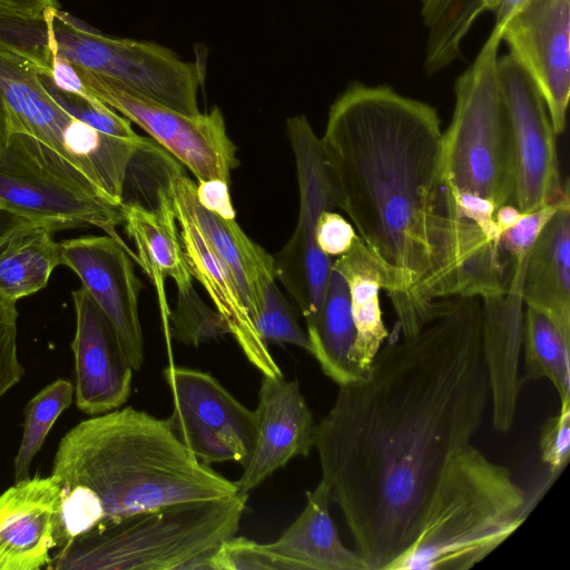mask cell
Masks as SVG:
<instances>
[{
	"mask_svg": "<svg viewBox=\"0 0 570 570\" xmlns=\"http://www.w3.org/2000/svg\"><path fill=\"white\" fill-rule=\"evenodd\" d=\"M170 333L179 342L198 346L229 334L224 317L216 308L209 307L194 287L177 292V302L169 313Z\"/></svg>",
	"mask_w": 570,
	"mask_h": 570,
	"instance_id": "cell-32",
	"label": "cell"
},
{
	"mask_svg": "<svg viewBox=\"0 0 570 570\" xmlns=\"http://www.w3.org/2000/svg\"><path fill=\"white\" fill-rule=\"evenodd\" d=\"M527 259L513 262L510 283L503 293L481 298L482 356L492 424L501 433L509 432L514 423L522 386L519 374L524 313L521 289Z\"/></svg>",
	"mask_w": 570,
	"mask_h": 570,
	"instance_id": "cell-17",
	"label": "cell"
},
{
	"mask_svg": "<svg viewBox=\"0 0 570 570\" xmlns=\"http://www.w3.org/2000/svg\"><path fill=\"white\" fill-rule=\"evenodd\" d=\"M209 570H302V567L275 553L267 544L233 535L212 554Z\"/></svg>",
	"mask_w": 570,
	"mask_h": 570,
	"instance_id": "cell-35",
	"label": "cell"
},
{
	"mask_svg": "<svg viewBox=\"0 0 570 570\" xmlns=\"http://www.w3.org/2000/svg\"><path fill=\"white\" fill-rule=\"evenodd\" d=\"M52 226L26 220L0 245V296L18 302L42 288L60 265Z\"/></svg>",
	"mask_w": 570,
	"mask_h": 570,
	"instance_id": "cell-26",
	"label": "cell"
},
{
	"mask_svg": "<svg viewBox=\"0 0 570 570\" xmlns=\"http://www.w3.org/2000/svg\"><path fill=\"white\" fill-rule=\"evenodd\" d=\"M490 401L482 302L450 297L419 333L389 342L338 385L317 423L321 482L368 570H389L414 542L450 462L480 429Z\"/></svg>",
	"mask_w": 570,
	"mask_h": 570,
	"instance_id": "cell-1",
	"label": "cell"
},
{
	"mask_svg": "<svg viewBox=\"0 0 570 570\" xmlns=\"http://www.w3.org/2000/svg\"><path fill=\"white\" fill-rule=\"evenodd\" d=\"M539 449L548 474L556 480L570 458V403H561L559 413L544 423Z\"/></svg>",
	"mask_w": 570,
	"mask_h": 570,
	"instance_id": "cell-37",
	"label": "cell"
},
{
	"mask_svg": "<svg viewBox=\"0 0 570 570\" xmlns=\"http://www.w3.org/2000/svg\"><path fill=\"white\" fill-rule=\"evenodd\" d=\"M419 1H420V3H421V2H423L424 0H419Z\"/></svg>",
	"mask_w": 570,
	"mask_h": 570,
	"instance_id": "cell-47",
	"label": "cell"
},
{
	"mask_svg": "<svg viewBox=\"0 0 570 570\" xmlns=\"http://www.w3.org/2000/svg\"><path fill=\"white\" fill-rule=\"evenodd\" d=\"M50 78L61 90L76 94L88 99L96 97L83 85L76 67L66 58L52 53L50 63Z\"/></svg>",
	"mask_w": 570,
	"mask_h": 570,
	"instance_id": "cell-41",
	"label": "cell"
},
{
	"mask_svg": "<svg viewBox=\"0 0 570 570\" xmlns=\"http://www.w3.org/2000/svg\"><path fill=\"white\" fill-rule=\"evenodd\" d=\"M356 236L353 225L338 213L324 210L320 214L315 228V239L325 255L338 257L345 254Z\"/></svg>",
	"mask_w": 570,
	"mask_h": 570,
	"instance_id": "cell-39",
	"label": "cell"
},
{
	"mask_svg": "<svg viewBox=\"0 0 570 570\" xmlns=\"http://www.w3.org/2000/svg\"><path fill=\"white\" fill-rule=\"evenodd\" d=\"M570 193L560 202L529 253L522 301L548 316L570 341Z\"/></svg>",
	"mask_w": 570,
	"mask_h": 570,
	"instance_id": "cell-22",
	"label": "cell"
},
{
	"mask_svg": "<svg viewBox=\"0 0 570 570\" xmlns=\"http://www.w3.org/2000/svg\"><path fill=\"white\" fill-rule=\"evenodd\" d=\"M332 501L320 481L307 492V502L287 530L267 547L296 561L302 570H368L356 549L346 547L332 520Z\"/></svg>",
	"mask_w": 570,
	"mask_h": 570,
	"instance_id": "cell-23",
	"label": "cell"
},
{
	"mask_svg": "<svg viewBox=\"0 0 570 570\" xmlns=\"http://www.w3.org/2000/svg\"><path fill=\"white\" fill-rule=\"evenodd\" d=\"M501 40L531 77L562 134L570 98V0H528L505 22Z\"/></svg>",
	"mask_w": 570,
	"mask_h": 570,
	"instance_id": "cell-14",
	"label": "cell"
},
{
	"mask_svg": "<svg viewBox=\"0 0 570 570\" xmlns=\"http://www.w3.org/2000/svg\"><path fill=\"white\" fill-rule=\"evenodd\" d=\"M321 142L337 208L376 262L402 337L450 297L508 288L513 261L462 215L433 106L355 80L332 104Z\"/></svg>",
	"mask_w": 570,
	"mask_h": 570,
	"instance_id": "cell-2",
	"label": "cell"
},
{
	"mask_svg": "<svg viewBox=\"0 0 570 570\" xmlns=\"http://www.w3.org/2000/svg\"><path fill=\"white\" fill-rule=\"evenodd\" d=\"M24 222L26 219L19 216L0 210V245Z\"/></svg>",
	"mask_w": 570,
	"mask_h": 570,
	"instance_id": "cell-45",
	"label": "cell"
},
{
	"mask_svg": "<svg viewBox=\"0 0 570 570\" xmlns=\"http://www.w3.org/2000/svg\"><path fill=\"white\" fill-rule=\"evenodd\" d=\"M122 224L136 247L137 263L156 288L161 317L169 333V308L166 298L167 277L175 281L177 292L193 287L181 247L176 214L157 215L136 206H121Z\"/></svg>",
	"mask_w": 570,
	"mask_h": 570,
	"instance_id": "cell-24",
	"label": "cell"
},
{
	"mask_svg": "<svg viewBox=\"0 0 570 570\" xmlns=\"http://www.w3.org/2000/svg\"><path fill=\"white\" fill-rule=\"evenodd\" d=\"M173 194L185 205L209 247L228 269L253 318L257 317L265 286L274 281V261L252 240L236 219L223 218L199 205L196 184L183 174L174 183Z\"/></svg>",
	"mask_w": 570,
	"mask_h": 570,
	"instance_id": "cell-21",
	"label": "cell"
},
{
	"mask_svg": "<svg viewBox=\"0 0 570 570\" xmlns=\"http://www.w3.org/2000/svg\"><path fill=\"white\" fill-rule=\"evenodd\" d=\"M0 210L56 230L98 227L126 245L117 233L121 206L56 150L23 132H11L0 146Z\"/></svg>",
	"mask_w": 570,
	"mask_h": 570,
	"instance_id": "cell-7",
	"label": "cell"
},
{
	"mask_svg": "<svg viewBox=\"0 0 570 570\" xmlns=\"http://www.w3.org/2000/svg\"><path fill=\"white\" fill-rule=\"evenodd\" d=\"M71 296L76 405L88 415L104 414L128 400L134 368L114 326L86 289L81 286Z\"/></svg>",
	"mask_w": 570,
	"mask_h": 570,
	"instance_id": "cell-15",
	"label": "cell"
},
{
	"mask_svg": "<svg viewBox=\"0 0 570 570\" xmlns=\"http://www.w3.org/2000/svg\"><path fill=\"white\" fill-rule=\"evenodd\" d=\"M40 80L50 97L72 118L94 129L119 138H137L131 121L119 116L112 108L98 98L82 96L59 89L49 75L40 73Z\"/></svg>",
	"mask_w": 570,
	"mask_h": 570,
	"instance_id": "cell-33",
	"label": "cell"
},
{
	"mask_svg": "<svg viewBox=\"0 0 570 570\" xmlns=\"http://www.w3.org/2000/svg\"><path fill=\"white\" fill-rule=\"evenodd\" d=\"M498 76L514 138V205L528 213L557 204L570 188L568 178H561L557 134L546 102L531 77L510 53L499 56Z\"/></svg>",
	"mask_w": 570,
	"mask_h": 570,
	"instance_id": "cell-12",
	"label": "cell"
},
{
	"mask_svg": "<svg viewBox=\"0 0 570 570\" xmlns=\"http://www.w3.org/2000/svg\"><path fill=\"white\" fill-rule=\"evenodd\" d=\"M255 413L256 444L235 481L237 494H248L292 459L307 456L315 443L317 423L297 381L263 375Z\"/></svg>",
	"mask_w": 570,
	"mask_h": 570,
	"instance_id": "cell-16",
	"label": "cell"
},
{
	"mask_svg": "<svg viewBox=\"0 0 570 570\" xmlns=\"http://www.w3.org/2000/svg\"><path fill=\"white\" fill-rule=\"evenodd\" d=\"M306 333L309 353L317 360L324 374L337 385L361 376L351 362L356 328L350 292L344 277L334 268L330 273L317 323Z\"/></svg>",
	"mask_w": 570,
	"mask_h": 570,
	"instance_id": "cell-27",
	"label": "cell"
},
{
	"mask_svg": "<svg viewBox=\"0 0 570 570\" xmlns=\"http://www.w3.org/2000/svg\"><path fill=\"white\" fill-rule=\"evenodd\" d=\"M76 69L96 98L142 128L198 181L222 179L229 183L230 171L239 160L218 107L206 114L186 115L145 98L110 78Z\"/></svg>",
	"mask_w": 570,
	"mask_h": 570,
	"instance_id": "cell-10",
	"label": "cell"
},
{
	"mask_svg": "<svg viewBox=\"0 0 570 570\" xmlns=\"http://www.w3.org/2000/svg\"><path fill=\"white\" fill-rule=\"evenodd\" d=\"M17 338V302L0 296V399L21 381L24 373Z\"/></svg>",
	"mask_w": 570,
	"mask_h": 570,
	"instance_id": "cell-36",
	"label": "cell"
},
{
	"mask_svg": "<svg viewBox=\"0 0 570 570\" xmlns=\"http://www.w3.org/2000/svg\"><path fill=\"white\" fill-rule=\"evenodd\" d=\"M522 212L512 204L500 206L495 210L494 220L499 232L502 234L504 230L511 228L520 219Z\"/></svg>",
	"mask_w": 570,
	"mask_h": 570,
	"instance_id": "cell-44",
	"label": "cell"
},
{
	"mask_svg": "<svg viewBox=\"0 0 570 570\" xmlns=\"http://www.w3.org/2000/svg\"><path fill=\"white\" fill-rule=\"evenodd\" d=\"M73 395V383L66 379H57L27 403L22 438L13 460L16 482L29 479L35 456L42 448L59 415L72 403Z\"/></svg>",
	"mask_w": 570,
	"mask_h": 570,
	"instance_id": "cell-31",
	"label": "cell"
},
{
	"mask_svg": "<svg viewBox=\"0 0 570 570\" xmlns=\"http://www.w3.org/2000/svg\"><path fill=\"white\" fill-rule=\"evenodd\" d=\"M183 174V165L173 155L153 138L142 137L125 170L120 206L174 214L173 187Z\"/></svg>",
	"mask_w": 570,
	"mask_h": 570,
	"instance_id": "cell-28",
	"label": "cell"
},
{
	"mask_svg": "<svg viewBox=\"0 0 570 570\" xmlns=\"http://www.w3.org/2000/svg\"><path fill=\"white\" fill-rule=\"evenodd\" d=\"M489 0H424L421 18L426 29L423 69L433 76L462 58V45Z\"/></svg>",
	"mask_w": 570,
	"mask_h": 570,
	"instance_id": "cell-29",
	"label": "cell"
},
{
	"mask_svg": "<svg viewBox=\"0 0 570 570\" xmlns=\"http://www.w3.org/2000/svg\"><path fill=\"white\" fill-rule=\"evenodd\" d=\"M248 494L189 501L100 521L65 542L46 569L209 570L236 534Z\"/></svg>",
	"mask_w": 570,
	"mask_h": 570,
	"instance_id": "cell-5",
	"label": "cell"
},
{
	"mask_svg": "<svg viewBox=\"0 0 570 570\" xmlns=\"http://www.w3.org/2000/svg\"><path fill=\"white\" fill-rule=\"evenodd\" d=\"M51 475L100 502L104 520L237 494L235 481L197 460L167 420L131 406L81 421L60 440Z\"/></svg>",
	"mask_w": 570,
	"mask_h": 570,
	"instance_id": "cell-3",
	"label": "cell"
},
{
	"mask_svg": "<svg viewBox=\"0 0 570 570\" xmlns=\"http://www.w3.org/2000/svg\"><path fill=\"white\" fill-rule=\"evenodd\" d=\"M522 348L521 384L547 379L556 387L560 403H570V341L548 316L530 306H524Z\"/></svg>",
	"mask_w": 570,
	"mask_h": 570,
	"instance_id": "cell-30",
	"label": "cell"
},
{
	"mask_svg": "<svg viewBox=\"0 0 570 570\" xmlns=\"http://www.w3.org/2000/svg\"><path fill=\"white\" fill-rule=\"evenodd\" d=\"M53 6L55 0H0V10L24 17L41 16Z\"/></svg>",
	"mask_w": 570,
	"mask_h": 570,
	"instance_id": "cell-42",
	"label": "cell"
},
{
	"mask_svg": "<svg viewBox=\"0 0 570 570\" xmlns=\"http://www.w3.org/2000/svg\"><path fill=\"white\" fill-rule=\"evenodd\" d=\"M501 32L493 26L472 63L455 79L454 109L443 132L445 170L466 219L514 205V138L498 76Z\"/></svg>",
	"mask_w": 570,
	"mask_h": 570,
	"instance_id": "cell-6",
	"label": "cell"
},
{
	"mask_svg": "<svg viewBox=\"0 0 570 570\" xmlns=\"http://www.w3.org/2000/svg\"><path fill=\"white\" fill-rule=\"evenodd\" d=\"M60 265L70 268L114 326L127 357L139 371L144 338L139 320L141 284L127 245L110 236H81L59 242Z\"/></svg>",
	"mask_w": 570,
	"mask_h": 570,
	"instance_id": "cell-13",
	"label": "cell"
},
{
	"mask_svg": "<svg viewBox=\"0 0 570 570\" xmlns=\"http://www.w3.org/2000/svg\"><path fill=\"white\" fill-rule=\"evenodd\" d=\"M164 377L173 410L171 431L200 462L245 464L257 439L255 411L244 406L208 373L169 365Z\"/></svg>",
	"mask_w": 570,
	"mask_h": 570,
	"instance_id": "cell-11",
	"label": "cell"
},
{
	"mask_svg": "<svg viewBox=\"0 0 570 570\" xmlns=\"http://www.w3.org/2000/svg\"><path fill=\"white\" fill-rule=\"evenodd\" d=\"M345 279L356 328L351 362L362 375L382 347L389 332L382 318L379 293L383 281L376 262L358 236L351 248L332 263Z\"/></svg>",
	"mask_w": 570,
	"mask_h": 570,
	"instance_id": "cell-25",
	"label": "cell"
},
{
	"mask_svg": "<svg viewBox=\"0 0 570 570\" xmlns=\"http://www.w3.org/2000/svg\"><path fill=\"white\" fill-rule=\"evenodd\" d=\"M527 1L528 0H489L484 7V11L493 14L494 27L503 28L508 19Z\"/></svg>",
	"mask_w": 570,
	"mask_h": 570,
	"instance_id": "cell-43",
	"label": "cell"
},
{
	"mask_svg": "<svg viewBox=\"0 0 570 570\" xmlns=\"http://www.w3.org/2000/svg\"><path fill=\"white\" fill-rule=\"evenodd\" d=\"M61 495L51 474L16 482L0 495V570L48 567L59 547Z\"/></svg>",
	"mask_w": 570,
	"mask_h": 570,
	"instance_id": "cell-18",
	"label": "cell"
},
{
	"mask_svg": "<svg viewBox=\"0 0 570 570\" xmlns=\"http://www.w3.org/2000/svg\"><path fill=\"white\" fill-rule=\"evenodd\" d=\"M196 198L205 209L223 218L235 219L228 183L222 179L199 180L196 185Z\"/></svg>",
	"mask_w": 570,
	"mask_h": 570,
	"instance_id": "cell-40",
	"label": "cell"
},
{
	"mask_svg": "<svg viewBox=\"0 0 570 570\" xmlns=\"http://www.w3.org/2000/svg\"><path fill=\"white\" fill-rule=\"evenodd\" d=\"M173 199L179 238L191 276L203 285L247 360L263 375L282 376L228 269L212 250L181 200L174 194Z\"/></svg>",
	"mask_w": 570,
	"mask_h": 570,
	"instance_id": "cell-19",
	"label": "cell"
},
{
	"mask_svg": "<svg viewBox=\"0 0 570 570\" xmlns=\"http://www.w3.org/2000/svg\"><path fill=\"white\" fill-rule=\"evenodd\" d=\"M549 487L527 491L509 468L470 444L445 468L414 542L389 570L471 569L525 521Z\"/></svg>",
	"mask_w": 570,
	"mask_h": 570,
	"instance_id": "cell-4",
	"label": "cell"
},
{
	"mask_svg": "<svg viewBox=\"0 0 570 570\" xmlns=\"http://www.w3.org/2000/svg\"><path fill=\"white\" fill-rule=\"evenodd\" d=\"M58 52L73 66L110 78L127 89L186 115L199 114L204 71L149 41L114 38L83 23L67 27Z\"/></svg>",
	"mask_w": 570,
	"mask_h": 570,
	"instance_id": "cell-9",
	"label": "cell"
},
{
	"mask_svg": "<svg viewBox=\"0 0 570 570\" xmlns=\"http://www.w3.org/2000/svg\"><path fill=\"white\" fill-rule=\"evenodd\" d=\"M287 132L296 163L299 213L292 237L273 257L274 274L297 304L309 330L320 317L333 263L317 246L316 223L322 212L337 208V203L321 138L307 118H288Z\"/></svg>",
	"mask_w": 570,
	"mask_h": 570,
	"instance_id": "cell-8",
	"label": "cell"
},
{
	"mask_svg": "<svg viewBox=\"0 0 570 570\" xmlns=\"http://www.w3.org/2000/svg\"><path fill=\"white\" fill-rule=\"evenodd\" d=\"M255 327L267 344H292L309 352L307 333L299 326L287 301L275 281L269 282L263 292V302Z\"/></svg>",
	"mask_w": 570,
	"mask_h": 570,
	"instance_id": "cell-34",
	"label": "cell"
},
{
	"mask_svg": "<svg viewBox=\"0 0 570 570\" xmlns=\"http://www.w3.org/2000/svg\"><path fill=\"white\" fill-rule=\"evenodd\" d=\"M560 202L522 213L517 224L501 234V248L513 262H523L528 258L534 242L556 213Z\"/></svg>",
	"mask_w": 570,
	"mask_h": 570,
	"instance_id": "cell-38",
	"label": "cell"
},
{
	"mask_svg": "<svg viewBox=\"0 0 570 570\" xmlns=\"http://www.w3.org/2000/svg\"><path fill=\"white\" fill-rule=\"evenodd\" d=\"M9 136L7 116L0 101V146H2Z\"/></svg>",
	"mask_w": 570,
	"mask_h": 570,
	"instance_id": "cell-46",
	"label": "cell"
},
{
	"mask_svg": "<svg viewBox=\"0 0 570 570\" xmlns=\"http://www.w3.org/2000/svg\"><path fill=\"white\" fill-rule=\"evenodd\" d=\"M40 70L17 56L0 51V101L9 135L23 132L69 160L85 124L68 115L47 92Z\"/></svg>",
	"mask_w": 570,
	"mask_h": 570,
	"instance_id": "cell-20",
	"label": "cell"
}]
</instances>
